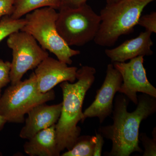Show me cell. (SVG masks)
Segmentation results:
<instances>
[{"mask_svg": "<svg viewBox=\"0 0 156 156\" xmlns=\"http://www.w3.org/2000/svg\"><path fill=\"white\" fill-rule=\"evenodd\" d=\"M138 103L134 111H128L129 99L118 95L115 100L112 125L102 126L99 133L112 142V149L107 156H129L142 153L139 145L140 126L143 120L156 112V98L142 93L137 96Z\"/></svg>", "mask_w": 156, "mask_h": 156, "instance_id": "obj_1", "label": "cell"}, {"mask_svg": "<svg viewBox=\"0 0 156 156\" xmlns=\"http://www.w3.org/2000/svg\"><path fill=\"white\" fill-rule=\"evenodd\" d=\"M95 73L94 67L83 66L77 71L76 82L65 81L60 84L63 101L61 114L55 125L57 147L60 153L70 150L80 136L81 129L78 124L83 122V103L87 91L95 81Z\"/></svg>", "mask_w": 156, "mask_h": 156, "instance_id": "obj_2", "label": "cell"}, {"mask_svg": "<svg viewBox=\"0 0 156 156\" xmlns=\"http://www.w3.org/2000/svg\"><path fill=\"white\" fill-rule=\"evenodd\" d=\"M155 0H119L101 10V23L93 41L101 47L114 46L123 35L134 30L144 9Z\"/></svg>", "mask_w": 156, "mask_h": 156, "instance_id": "obj_3", "label": "cell"}, {"mask_svg": "<svg viewBox=\"0 0 156 156\" xmlns=\"http://www.w3.org/2000/svg\"><path fill=\"white\" fill-rule=\"evenodd\" d=\"M57 16L56 9L50 7L37 9L26 15L25 23L20 30L32 36L43 49L53 53L58 60L71 65L72 57L80 52L71 48L58 34Z\"/></svg>", "mask_w": 156, "mask_h": 156, "instance_id": "obj_4", "label": "cell"}, {"mask_svg": "<svg viewBox=\"0 0 156 156\" xmlns=\"http://www.w3.org/2000/svg\"><path fill=\"white\" fill-rule=\"evenodd\" d=\"M55 98L53 89L45 93L39 92L36 76L33 73L28 79L5 89L0 97V115L8 122L23 123L25 115L30 110Z\"/></svg>", "mask_w": 156, "mask_h": 156, "instance_id": "obj_5", "label": "cell"}, {"mask_svg": "<svg viewBox=\"0 0 156 156\" xmlns=\"http://www.w3.org/2000/svg\"><path fill=\"white\" fill-rule=\"evenodd\" d=\"M100 23V15L86 4L77 9L58 10L56 27L69 46L82 47L94 40Z\"/></svg>", "mask_w": 156, "mask_h": 156, "instance_id": "obj_6", "label": "cell"}, {"mask_svg": "<svg viewBox=\"0 0 156 156\" xmlns=\"http://www.w3.org/2000/svg\"><path fill=\"white\" fill-rule=\"evenodd\" d=\"M7 44L12 51L10 77L11 85L19 83L26 73L36 68L49 56L46 50L40 47L29 34L19 30L8 37Z\"/></svg>", "mask_w": 156, "mask_h": 156, "instance_id": "obj_7", "label": "cell"}, {"mask_svg": "<svg viewBox=\"0 0 156 156\" xmlns=\"http://www.w3.org/2000/svg\"><path fill=\"white\" fill-rule=\"evenodd\" d=\"M144 57L138 56L128 62H113L114 67L120 73L122 83L118 92L126 96L135 105L138 103L137 92L156 98V89L150 83L144 66Z\"/></svg>", "mask_w": 156, "mask_h": 156, "instance_id": "obj_8", "label": "cell"}, {"mask_svg": "<svg viewBox=\"0 0 156 156\" xmlns=\"http://www.w3.org/2000/svg\"><path fill=\"white\" fill-rule=\"evenodd\" d=\"M122 83L120 73L113 64L108 65L106 76L102 86L97 91L95 100L85 110L83 122L88 118H98L100 123H103L110 116L113 110V102L115 95Z\"/></svg>", "mask_w": 156, "mask_h": 156, "instance_id": "obj_9", "label": "cell"}, {"mask_svg": "<svg viewBox=\"0 0 156 156\" xmlns=\"http://www.w3.org/2000/svg\"><path fill=\"white\" fill-rule=\"evenodd\" d=\"M77 70L76 67H69L65 62L48 56L35 70L39 92L46 93L65 81L74 83Z\"/></svg>", "mask_w": 156, "mask_h": 156, "instance_id": "obj_10", "label": "cell"}, {"mask_svg": "<svg viewBox=\"0 0 156 156\" xmlns=\"http://www.w3.org/2000/svg\"><path fill=\"white\" fill-rule=\"evenodd\" d=\"M62 103L53 105L45 103L34 107L27 113L25 125L20 132L23 139H29L44 129L55 125L61 114Z\"/></svg>", "mask_w": 156, "mask_h": 156, "instance_id": "obj_11", "label": "cell"}, {"mask_svg": "<svg viewBox=\"0 0 156 156\" xmlns=\"http://www.w3.org/2000/svg\"><path fill=\"white\" fill-rule=\"evenodd\" d=\"M152 34L145 30L136 38L124 42L116 48L106 49L105 53L112 62H125L138 56H149L153 54L151 50L153 42Z\"/></svg>", "mask_w": 156, "mask_h": 156, "instance_id": "obj_12", "label": "cell"}, {"mask_svg": "<svg viewBox=\"0 0 156 156\" xmlns=\"http://www.w3.org/2000/svg\"><path fill=\"white\" fill-rule=\"evenodd\" d=\"M39 131L23 145L24 152L30 156H59L56 139V126Z\"/></svg>", "mask_w": 156, "mask_h": 156, "instance_id": "obj_13", "label": "cell"}, {"mask_svg": "<svg viewBox=\"0 0 156 156\" xmlns=\"http://www.w3.org/2000/svg\"><path fill=\"white\" fill-rule=\"evenodd\" d=\"M60 4L61 0H14L13 12L10 17L13 19H20L32 11L44 7L58 10Z\"/></svg>", "mask_w": 156, "mask_h": 156, "instance_id": "obj_14", "label": "cell"}, {"mask_svg": "<svg viewBox=\"0 0 156 156\" xmlns=\"http://www.w3.org/2000/svg\"><path fill=\"white\" fill-rule=\"evenodd\" d=\"M95 145V136H79L73 147L61 156H93Z\"/></svg>", "mask_w": 156, "mask_h": 156, "instance_id": "obj_15", "label": "cell"}, {"mask_svg": "<svg viewBox=\"0 0 156 156\" xmlns=\"http://www.w3.org/2000/svg\"><path fill=\"white\" fill-rule=\"evenodd\" d=\"M25 23L24 18L13 19L7 15L0 19V43L11 34L20 30Z\"/></svg>", "mask_w": 156, "mask_h": 156, "instance_id": "obj_16", "label": "cell"}, {"mask_svg": "<svg viewBox=\"0 0 156 156\" xmlns=\"http://www.w3.org/2000/svg\"><path fill=\"white\" fill-rule=\"evenodd\" d=\"M153 138L151 139L145 133H141L139 138L142 142L144 148L143 156H156V128L152 132Z\"/></svg>", "mask_w": 156, "mask_h": 156, "instance_id": "obj_17", "label": "cell"}, {"mask_svg": "<svg viewBox=\"0 0 156 156\" xmlns=\"http://www.w3.org/2000/svg\"><path fill=\"white\" fill-rule=\"evenodd\" d=\"M138 25L144 27L146 30L151 33H156V12L140 16L138 20Z\"/></svg>", "mask_w": 156, "mask_h": 156, "instance_id": "obj_18", "label": "cell"}, {"mask_svg": "<svg viewBox=\"0 0 156 156\" xmlns=\"http://www.w3.org/2000/svg\"><path fill=\"white\" fill-rule=\"evenodd\" d=\"M11 64L10 62L4 61L0 58V97L2 95V89L11 82Z\"/></svg>", "mask_w": 156, "mask_h": 156, "instance_id": "obj_19", "label": "cell"}, {"mask_svg": "<svg viewBox=\"0 0 156 156\" xmlns=\"http://www.w3.org/2000/svg\"><path fill=\"white\" fill-rule=\"evenodd\" d=\"M14 0H0V18L10 16L14 8Z\"/></svg>", "mask_w": 156, "mask_h": 156, "instance_id": "obj_20", "label": "cell"}, {"mask_svg": "<svg viewBox=\"0 0 156 156\" xmlns=\"http://www.w3.org/2000/svg\"><path fill=\"white\" fill-rule=\"evenodd\" d=\"M88 0H61L60 7L62 9H75L87 4Z\"/></svg>", "mask_w": 156, "mask_h": 156, "instance_id": "obj_21", "label": "cell"}, {"mask_svg": "<svg viewBox=\"0 0 156 156\" xmlns=\"http://www.w3.org/2000/svg\"><path fill=\"white\" fill-rule=\"evenodd\" d=\"M104 137L100 133H96L95 136V148L93 156H100L101 155L102 147L104 141Z\"/></svg>", "mask_w": 156, "mask_h": 156, "instance_id": "obj_22", "label": "cell"}, {"mask_svg": "<svg viewBox=\"0 0 156 156\" xmlns=\"http://www.w3.org/2000/svg\"><path fill=\"white\" fill-rule=\"evenodd\" d=\"M7 122H8L6 119L2 116L0 115V131H2V130Z\"/></svg>", "mask_w": 156, "mask_h": 156, "instance_id": "obj_23", "label": "cell"}, {"mask_svg": "<svg viewBox=\"0 0 156 156\" xmlns=\"http://www.w3.org/2000/svg\"><path fill=\"white\" fill-rule=\"evenodd\" d=\"M119 0H106L107 5H109V4H113Z\"/></svg>", "mask_w": 156, "mask_h": 156, "instance_id": "obj_24", "label": "cell"}, {"mask_svg": "<svg viewBox=\"0 0 156 156\" xmlns=\"http://www.w3.org/2000/svg\"><path fill=\"white\" fill-rule=\"evenodd\" d=\"M2 156V153L1 152V151H0V156Z\"/></svg>", "mask_w": 156, "mask_h": 156, "instance_id": "obj_25", "label": "cell"}]
</instances>
